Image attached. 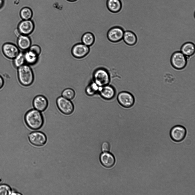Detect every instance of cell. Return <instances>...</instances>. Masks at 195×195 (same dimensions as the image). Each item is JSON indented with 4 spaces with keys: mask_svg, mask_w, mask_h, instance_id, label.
Masks as SVG:
<instances>
[{
    "mask_svg": "<svg viewBox=\"0 0 195 195\" xmlns=\"http://www.w3.org/2000/svg\"><path fill=\"white\" fill-rule=\"evenodd\" d=\"M24 120L27 126L33 130L40 129L44 123V118L41 112L34 108L30 109L26 113Z\"/></svg>",
    "mask_w": 195,
    "mask_h": 195,
    "instance_id": "1",
    "label": "cell"
},
{
    "mask_svg": "<svg viewBox=\"0 0 195 195\" xmlns=\"http://www.w3.org/2000/svg\"><path fill=\"white\" fill-rule=\"evenodd\" d=\"M17 77L19 82L24 87L30 86L34 80L33 72L29 65L24 64L17 68Z\"/></svg>",
    "mask_w": 195,
    "mask_h": 195,
    "instance_id": "2",
    "label": "cell"
},
{
    "mask_svg": "<svg viewBox=\"0 0 195 195\" xmlns=\"http://www.w3.org/2000/svg\"><path fill=\"white\" fill-rule=\"evenodd\" d=\"M93 78L94 82L101 87L108 85L110 80L108 71L103 68L100 67L95 69L93 74Z\"/></svg>",
    "mask_w": 195,
    "mask_h": 195,
    "instance_id": "3",
    "label": "cell"
},
{
    "mask_svg": "<svg viewBox=\"0 0 195 195\" xmlns=\"http://www.w3.org/2000/svg\"><path fill=\"white\" fill-rule=\"evenodd\" d=\"M56 105L59 111L65 115H70L73 112L74 106L71 100L62 96L59 97L56 100Z\"/></svg>",
    "mask_w": 195,
    "mask_h": 195,
    "instance_id": "4",
    "label": "cell"
},
{
    "mask_svg": "<svg viewBox=\"0 0 195 195\" xmlns=\"http://www.w3.org/2000/svg\"><path fill=\"white\" fill-rule=\"evenodd\" d=\"M187 62V57L181 51H176L171 57L170 63L175 69L180 70L184 68Z\"/></svg>",
    "mask_w": 195,
    "mask_h": 195,
    "instance_id": "5",
    "label": "cell"
},
{
    "mask_svg": "<svg viewBox=\"0 0 195 195\" xmlns=\"http://www.w3.org/2000/svg\"><path fill=\"white\" fill-rule=\"evenodd\" d=\"M28 139L30 143L37 147H41L46 143L47 138L45 134L40 131H35L29 134Z\"/></svg>",
    "mask_w": 195,
    "mask_h": 195,
    "instance_id": "6",
    "label": "cell"
},
{
    "mask_svg": "<svg viewBox=\"0 0 195 195\" xmlns=\"http://www.w3.org/2000/svg\"><path fill=\"white\" fill-rule=\"evenodd\" d=\"M186 133V130L184 127L178 125L172 128L170 131V134L173 141L176 142H179L184 139Z\"/></svg>",
    "mask_w": 195,
    "mask_h": 195,
    "instance_id": "7",
    "label": "cell"
},
{
    "mask_svg": "<svg viewBox=\"0 0 195 195\" xmlns=\"http://www.w3.org/2000/svg\"><path fill=\"white\" fill-rule=\"evenodd\" d=\"M117 100L122 106L126 108L131 107L135 102V98L133 95L130 93L126 91L119 93L118 95Z\"/></svg>",
    "mask_w": 195,
    "mask_h": 195,
    "instance_id": "8",
    "label": "cell"
},
{
    "mask_svg": "<svg viewBox=\"0 0 195 195\" xmlns=\"http://www.w3.org/2000/svg\"><path fill=\"white\" fill-rule=\"evenodd\" d=\"M90 47L82 43L75 44L72 47L71 53L77 59H82L85 57L89 53Z\"/></svg>",
    "mask_w": 195,
    "mask_h": 195,
    "instance_id": "9",
    "label": "cell"
},
{
    "mask_svg": "<svg viewBox=\"0 0 195 195\" xmlns=\"http://www.w3.org/2000/svg\"><path fill=\"white\" fill-rule=\"evenodd\" d=\"M121 27L116 26L110 29L108 31L107 36L108 40L112 43H117L122 39L124 33Z\"/></svg>",
    "mask_w": 195,
    "mask_h": 195,
    "instance_id": "10",
    "label": "cell"
},
{
    "mask_svg": "<svg viewBox=\"0 0 195 195\" xmlns=\"http://www.w3.org/2000/svg\"><path fill=\"white\" fill-rule=\"evenodd\" d=\"M34 28V23L31 19L22 20L19 22L17 26L20 34L27 35L33 32Z\"/></svg>",
    "mask_w": 195,
    "mask_h": 195,
    "instance_id": "11",
    "label": "cell"
},
{
    "mask_svg": "<svg viewBox=\"0 0 195 195\" xmlns=\"http://www.w3.org/2000/svg\"><path fill=\"white\" fill-rule=\"evenodd\" d=\"M2 51L7 57L12 59H13L20 52L17 46L11 43L4 44L2 47Z\"/></svg>",
    "mask_w": 195,
    "mask_h": 195,
    "instance_id": "12",
    "label": "cell"
},
{
    "mask_svg": "<svg viewBox=\"0 0 195 195\" xmlns=\"http://www.w3.org/2000/svg\"><path fill=\"white\" fill-rule=\"evenodd\" d=\"M32 104L34 108L41 112L45 111L48 106V101L44 96L39 95L33 98Z\"/></svg>",
    "mask_w": 195,
    "mask_h": 195,
    "instance_id": "13",
    "label": "cell"
},
{
    "mask_svg": "<svg viewBox=\"0 0 195 195\" xmlns=\"http://www.w3.org/2000/svg\"><path fill=\"white\" fill-rule=\"evenodd\" d=\"M100 160L102 165L107 168L112 167L115 162V159L113 155L107 152H104L101 153L100 156Z\"/></svg>",
    "mask_w": 195,
    "mask_h": 195,
    "instance_id": "14",
    "label": "cell"
},
{
    "mask_svg": "<svg viewBox=\"0 0 195 195\" xmlns=\"http://www.w3.org/2000/svg\"><path fill=\"white\" fill-rule=\"evenodd\" d=\"M31 44V40L28 35L20 34L18 37L17 45L19 49L26 51L29 50Z\"/></svg>",
    "mask_w": 195,
    "mask_h": 195,
    "instance_id": "15",
    "label": "cell"
},
{
    "mask_svg": "<svg viewBox=\"0 0 195 195\" xmlns=\"http://www.w3.org/2000/svg\"><path fill=\"white\" fill-rule=\"evenodd\" d=\"M101 87L100 91V94L103 98L109 100L114 97L115 91L114 88L112 86L107 85Z\"/></svg>",
    "mask_w": 195,
    "mask_h": 195,
    "instance_id": "16",
    "label": "cell"
},
{
    "mask_svg": "<svg viewBox=\"0 0 195 195\" xmlns=\"http://www.w3.org/2000/svg\"><path fill=\"white\" fill-rule=\"evenodd\" d=\"M106 5L108 11L113 13L119 12L122 7L121 0H106Z\"/></svg>",
    "mask_w": 195,
    "mask_h": 195,
    "instance_id": "17",
    "label": "cell"
},
{
    "mask_svg": "<svg viewBox=\"0 0 195 195\" xmlns=\"http://www.w3.org/2000/svg\"><path fill=\"white\" fill-rule=\"evenodd\" d=\"M122 39L126 44L130 46L135 45L137 41V38L136 34L133 32L129 30L124 32Z\"/></svg>",
    "mask_w": 195,
    "mask_h": 195,
    "instance_id": "18",
    "label": "cell"
},
{
    "mask_svg": "<svg viewBox=\"0 0 195 195\" xmlns=\"http://www.w3.org/2000/svg\"><path fill=\"white\" fill-rule=\"evenodd\" d=\"M194 44L190 42H186L181 46V52L187 57H190L194 55L195 52Z\"/></svg>",
    "mask_w": 195,
    "mask_h": 195,
    "instance_id": "19",
    "label": "cell"
},
{
    "mask_svg": "<svg viewBox=\"0 0 195 195\" xmlns=\"http://www.w3.org/2000/svg\"><path fill=\"white\" fill-rule=\"evenodd\" d=\"M24 56L25 63L28 65L35 64L38 59L39 56L29 50L24 53Z\"/></svg>",
    "mask_w": 195,
    "mask_h": 195,
    "instance_id": "20",
    "label": "cell"
},
{
    "mask_svg": "<svg viewBox=\"0 0 195 195\" xmlns=\"http://www.w3.org/2000/svg\"><path fill=\"white\" fill-rule=\"evenodd\" d=\"M95 41L94 35L89 32L85 33L81 38V43L89 47L94 44Z\"/></svg>",
    "mask_w": 195,
    "mask_h": 195,
    "instance_id": "21",
    "label": "cell"
},
{
    "mask_svg": "<svg viewBox=\"0 0 195 195\" xmlns=\"http://www.w3.org/2000/svg\"><path fill=\"white\" fill-rule=\"evenodd\" d=\"M19 15L22 20L31 19L33 13L32 10L30 7L25 6L22 7L20 10Z\"/></svg>",
    "mask_w": 195,
    "mask_h": 195,
    "instance_id": "22",
    "label": "cell"
},
{
    "mask_svg": "<svg viewBox=\"0 0 195 195\" xmlns=\"http://www.w3.org/2000/svg\"><path fill=\"white\" fill-rule=\"evenodd\" d=\"M13 63L17 69L25 64L24 53L20 51L18 55L13 59Z\"/></svg>",
    "mask_w": 195,
    "mask_h": 195,
    "instance_id": "23",
    "label": "cell"
},
{
    "mask_svg": "<svg viewBox=\"0 0 195 195\" xmlns=\"http://www.w3.org/2000/svg\"><path fill=\"white\" fill-rule=\"evenodd\" d=\"M62 96L70 100L73 99L75 97V93L73 89L67 88L64 89L62 92Z\"/></svg>",
    "mask_w": 195,
    "mask_h": 195,
    "instance_id": "24",
    "label": "cell"
},
{
    "mask_svg": "<svg viewBox=\"0 0 195 195\" xmlns=\"http://www.w3.org/2000/svg\"><path fill=\"white\" fill-rule=\"evenodd\" d=\"M99 87L95 82L92 83L86 88V93L89 95H93L98 90Z\"/></svg>",
    "mask_w": 195,
    "mask_h": 195,
    "instance_id": "25",
    "label": "cell"
},
{
    "mask_svg": "<svg viewBox=\"0 0 195 195\" xmlns=\"http://www.w3.org/2000/svg\"><path fill=\"white\" fill-rule=\"evenodd\" d=\"M11 193V190L9 186L5 184L0 185V195H9Z\"/></svg>",
    "mask_w": 195,
    "mask_h": 195,
    "instance_id": "26",
    "label": "cell"
},
{
    "mask_svg": "<svg viewBox=\"0 0 195 195\" xmlns=\"http://www.w3.org/2000/svg\"><path fill=\"white\" fill-rule=\"evenodd\" d=\"M29 50L38 56L39 55L41 52V49L40 47L37 45H31Z\"/></svg>",
    "mask_w": 195,
    "mask_h": 195,
    "instance_id": "27",
    "label": "cell"
},
{
    "mask_svg": "<svg viewBox=\"0 0 195 195\" xmlns=\"http://www.w3.org/2000/svg\"><path fill=\"white\" fill-rule=\"evenodd\" d=\"M110 145L107 142H103L102 144L101 148L102 151L104 152H108L110 149Z\"/></svg>",
    "mask_w": 195,
    "mask_h": 195,
    "instance_id": "28",
    "label": "cell"
},
{
    "mask_svg": "<svg viewBox=\"0 0 195 195\" xmlns=\"http://www.w3.org/2000/svg\"><path fill=\"white\" fill-rule=\"evenodd\" d=\"M4 84V80L3 78L0 75V89L3 87Z\"/></svg>",
    "mask_w": 195,
    "mask_h": 195,
    "instance_id": "29",
    "label": "cell"
},
{
    "mask_svg": "<svg viewBox=\"0 0 195 195\" xmlns=\"http://www.w3.org/2000/svg\"><path fill=\"white\" fill-rule=\"evenodd\" d=\"M3 0H0V7H1L2 5L3 4Z\"/></svg>",
    "mask_w": 195,
    "mask_h": 195,
    "instance_id": "30",
    "label": "cell"
},
{
    "mask_svg": "<svg viewBox=\"0 0 195 195\" xmlns=\"http://www.w3.org/2000/svg\"><path fill=\"white\" fill-rule=\"evenodd\" d=\"M67 0L69 1H70V2H73L75 1H77V0Z\"/></svg>",
    "mask_w": 195,
    "mask_h": 195,
    "instance_id": "31",
    "label": "cell"
}]
</instances>
